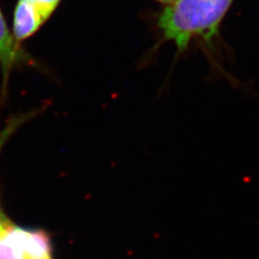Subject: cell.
Listing matches in <instances>:
<instances>
[{
	"mask_svg": "<svg viewBox=\"0 0 259 259\" xmlns=\"http://www.w3.org/2000/svg\"><path fill=\"white\" fill-rule=\"evenodd\" d=\"M233 0H173L158 19L166 39L185 50L190 40L201 37L212 40Z\"/></svg>",
	"mask_w": 259,
	"mask_h": 259,
	"instance_id": "6da1fadb",
	"label": "cell"
},
{
	"mask_svg": "<svg viewBox=\"0 0 259 259\" xmlns=\"http://www.w3.org/2000/svg\"><path fill=\"white\" fill-rule=\"evenodd\" d=\"M2 239L20 250L25 259H52L51 244L45 232L12 226Z\"/></svg>",
	"mask_w": 259,
	"mask_h": 259,
	"instance_id": "7a4b0ae2",
	"label": "cell"
},
{
	"mask_svg": "<svg viewBox=\"0 0 259 259\" xmlns=\"http://www.w3.org/2000/svg\"><path fill=\"white\" fill-rule=\"evenodd\" d=\"M48 19L26 0H18L13 17V36L18 44L36 34Z\"/></svg>",
	"mask_w": 259,
	"mask_h": 259,
	"instance_id": "3957f363",
	"label": "cell"
},
{
	"mask_svg": "<svg viewBox=\"0 0 259 259\" xmlns=\"http://www.w3.org/2000/svg\"><path fill=\"white\" fill-rule=\"evenodd\" d=\"M30 62H32L31 57L17 42L13 34L10 32L0 9V65L4 78H7L13 67L27 65Z\"/></svg>",
	"mask_w": 259,
	"mask_h": 259,
	"instance_id": "277c9868",
	"label": "cell"
},
{
	"mask_svg": "<svg viewBox=\"0 0 259 259\" xmlns=\"http://www.w3.org/2000/svg\"><path fill=\"white\" fill-rule=\"evenodd\" d=\"M26 1L33 4L36 8L42 13V15L47 19H49L55 12L56 9L59 7L62 0H26Z\"/></svg>",
	"mask_w": 259,
	"mask_h": 259,
	"instance_id": "5b68a950",
	"label": "cell"
},
{
	"mask_svg": "<svg viewBox=\"0 0 259 259\" xmlns=\"http://www.w3.org/2000/svg\"><path fill=\"white\" fill-rule=\"evenodd\" d=\"M0 259H25L20 250L4 239L0 240Z\"/></svg>",
	"mask_w": 259,
	"mask_h": 259,
	"instance_id": "8992f818",
	"label": "cell"
},
{
	"mask_svg": "<svg viewBox=\"0 0 259 259\" xmlns=\"http://www.w3.org/2000/svg\"><path fill=\"white\" fill-rule=\"evenodd\" d=\"M22 123V118L20 119H16L9 123L5 129L0 132V150L2 148V146L5 144V142L8 140L10 136L17 130L19 125Z\"/></svg>",
	"mask_w": 259,
	"mask_h": 259,
	"instance_id": "52a82bcc",
	"label": "cell"
},
{
	"mask_svg": "<svg viewBox=\"0 0 259 259\" xmlns=\"http://www.w3.org/2000/svg\"><path fill=\"white\" fill-rule=\"evenodd\" d=\"M158 2H161V3H164V4H169L170 2H172L173 0H157Z\"/></svg>",
	"mask_w": 259,
	"mask_h": 259,
	"instance_id": "ba28073f",
	"label": "cell"
}]
</instances>
